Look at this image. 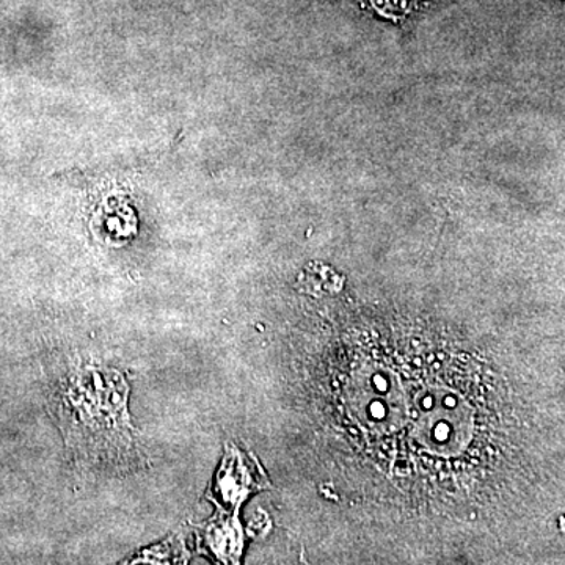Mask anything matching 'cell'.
I'll use <instances>...</instances> for the list:
<instances>
[{"instance_id":"6da1fadb","label":"cell","mask_w":565,"mask_h":565,"mask_svg":"<svg viewBox=\"0 0 565 565\" xmlns=\"http://www.w3.org/2000/svg\"><path fill=\"white\" fill-rule=\"evenodd\" d=\"M131 386L111 367H76L52 394V407L71 459L93 471L128 473L145 455L128 412Z\"/></svg>"},{"instance_id":"7a4b0ae2","label":"cell","mask_w":565,"mask_h":565,"mask_svg":"<svg viewBox=\"0 0 565 565\" xmlns=\"http://www.w3.org/2000/svg\"><path fill=\"white\" fill-rule=\"evenodd\" d=\"M250 468L245 465L244 457L237 451L226 456L217 482H215V494L222 500L232 501L243 497L252 489L253 478L247 471Z\"/></svg>"},{"instance_id":"3957f363","label":"cell","mask_w":565,"mask_h":565,"mask_svg":"<svg viewBox=\"0 0 565 565\" xmlns=\"http://www.w3.org/2000/svg\"><path fill=\"white\" fill-rule=\"evenodd\" d=\"M180 546L169 542V544L147 550V552L141 553L140 557H137L139 561H134V563H172L170 559L178 561V557H180Z\"/></svg>"}]
</instances>
